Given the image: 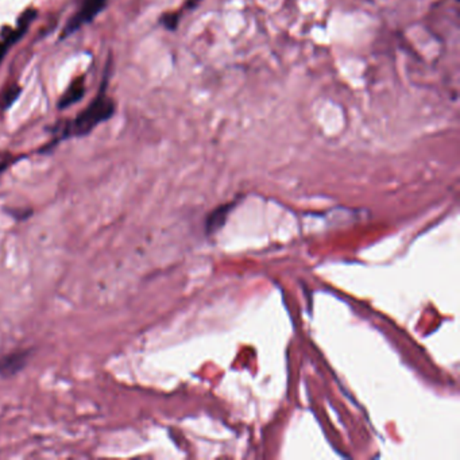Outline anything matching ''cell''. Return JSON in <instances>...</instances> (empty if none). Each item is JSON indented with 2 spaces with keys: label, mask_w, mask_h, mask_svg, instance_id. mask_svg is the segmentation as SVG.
Listing matches in <instances>:
<instances>
[{
  "label": "cell",
  "mask_w": 460,
  "mask_h": 460,
  "mask_svg": "<svg viewBox=\"0 0 460 460\" xmlns=\"http://www.w3.org/2000/svg\"><path fill=\"white\" fill-rule=\"evenodd\" d=\"M30 350H21L4 355L0 358V377L10 378L22 371L30 358Z\"/></svg>",
  "instance_id": "3"
},
{
  "label": "cell",
  "mask_w": 460,
  "mask_h": 460,
  "mask_svg": "<svg viewBox=\"0 0 460 460\" xmlns=\"http://www.w3.org/2000/svg\"><path fill=\"white\" fill-rule=\"evenodd\" d=\"M21 95V88L18 85H11L8 87L3 95H1V100H0V109H7L8 107L11 106L17 99L18 96Z\"/></svg>",
  "instance_id": "6"
},
{
  "label": "cell",
  "mask_w": 460,
  "mask_h": 460,
  "mask_svg": "<svg viewBox=\"0 0 460 460\" xmlns=\"http://www.w3.org/2000/svg\"><path fill=\"white\" fill-rule=\"evenodd\" d=\"M107 1L108 0H83L80 8L68 21L63 32V38L72 36L74 32L81 29L84 25L94 21L106 8Z\"/></svg>",
  "instance_id": "2"
},
{
  "label": "cell",
  "mask_w": 460,
  "mask_h": 460,
  "mask_svg": "<svg viewBox=\"0 0 460 460\" xmlns=\"http://www.w3.org/2000/svg\"><path fill=\"white\" fill-rule=\"evenodd\" d=\"M178 18L179 15L178 14H166L164 18H162V25L169 29V30H175L177 28L178 25Z\"/></svg>",
  "instance_id": "7"
},
{
  "label": "cell",
  "mask_w": 460,
  "mask_h": 460,
  "mask_svg": "<svg viewBox=\"0 0 460 460\" xmlns=\"http://www.w3.org/2000/svg\"><path fill=\"white\" fill-rule=\"evenodd\" d=\"M115 113L113 100L105 94V87H102L100 94L89 103V106L83 109L72 123H68L63 130V138L69 137H85L92 133L95 127L105 123Z\"/></svg>",
  "instance_id": "1"
},
{
  "label": "cell",
  "mask_w": 460,
  "mask_h": 460,
  "mask_svg": "<svg viewBox=\"0 0 460 460\" xmlns=\"http://www.w3.org/2000/svg\"><path fill=\"white\" fill-rule=\"evenodd\" d=\"M17 160H19V158H15L11 154H3V155H0V173L3 171H6L10 165H12Z\"/></svg>",
  "instance_id": "8"
},
{
  "label": "cell",
  "mask_w": 460,
  "mask_h": 460,
  "mask_svg": "<svg viewBox=\"0 0 460 460\" xmlns=\"http://www.w3.org/2000/svg\"><path fill=\"white\" fill-rule=\"evenodd\" d=\"M36 12L34 10H29V11H26V12L22 15L21 21L18 22V26H17L11 33H8L7 36H4L3 39H0V64H1V61L4 60V57H6L7 52L10 50V47H11L15 42H18L22 36H25L26 30L29 29L32 21L36 18Z\"/></svg>",
  "instance_id": "4"
},
{
  "label": "cell",
  "mask_w": 460,
  "mask_h": 460,
  "mask_svg": "<svg viewBox=\"0 0 460 460\" xmlns=\"http://www.w3.org/2000/svg\"><path fill=\"white\" fill-rule=\"evenodd\" d=\"M84 94H85L84 77H77L69 85L67 92L61 96V99L58 102V109H65L68 107L73 106L74 103L81 100Z\"/></svg>",
  "instance_id": "5"
}]
</instances>
